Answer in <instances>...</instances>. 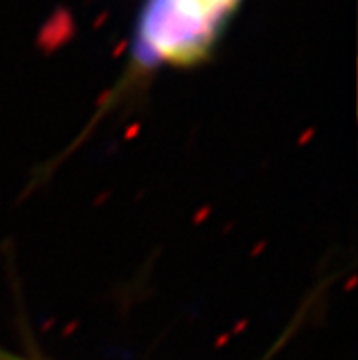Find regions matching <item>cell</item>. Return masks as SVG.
I'll use <instances>...</instances> for the list:
<instances>
[{"instance_id":"obj_1","label":"cell","mask_w":358,"mask_h":360,"mask_svg":"<svg viewBox=\"0 0 358 360\" xmlns=\"http://www.w3.org/2000/svg\"><path fill=\"white\" fill-rule=\"evenodd\" d=\"M225 22L198 0H146L137 26V66H194L209 57Z\"/></svg>"},{"instance_id":"obj_2","label":"cell","mask_w":358,"mask_h":360,"mask_svg":"<svg viewBox=\"0 0 358 360\" xmlns=\"http://www.w3.org/2000/svg\"><path fill=\"white\" fill-rule=\"evenodd\" d=\"M205 9H209L210 13L222 18L223 22H227L232 11L240 6L241 0H198Z\"/></svg>"}]
</instances>
